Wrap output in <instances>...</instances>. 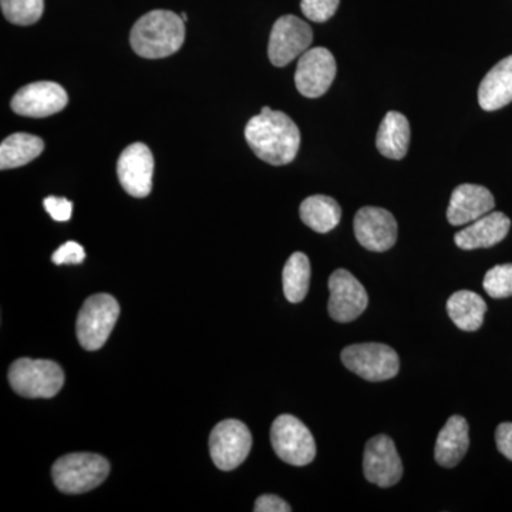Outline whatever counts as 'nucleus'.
<instances>
[{"instance_id": "obj_1", "label": "nucleus", "mask_w": 512, "mask_h": 512, "mask_svg": "<svg viewBox=\"0 0 512 512\" xmlns=\"http://www.w3.org/2000/svg\"><path fill=\"white\" fill-rule=\"evenodd\" d=\"M245 138L255 156L271 165L292 163L301 147V131L295 121L269 107L248 121Z\"/></svg>"}, {"instance_id": "obj_2", "label": "nucleus", "mask_w": 512, "mask_h": 512, "mask_svg": "<svg viewBox=\"0 0 512 512\" xmlns=\"http://www.w3.org/2000/svg\"><path fill=\"white\" fill-rule=\"evenodd\" d=\"M185 22L171 10H153L137 20L130 33L134 52L144 59H163L184 45Z\"/></svg>"}, {"instance_id": "obj_3", "label": "nucleus", "mask_w": 512, "mask_h": 512, "mask_svg": "<svg viewBox=\"0 0 512 512\" xmlns=\"http://www.w3.org/2000/svg\"><path fill=\"white\" fill-rule=\"evenodd\" d=\"M109 474V461L92 453L67 454L60 457L52 468L56 487L66 494L92 491L103 484Z\"/></svg>"}, {"instance_id": "obj_4", "label": "nucleus", "mask_w": 512, "mask_h": 512, "mask_svg": "<svg viewBox=\"0 0 512 512\" xmlns=\"http://www.w3.org/2000/svg\"><path fill=\"white\" fill-rule=\"evenodd\" d=\"M8 377L12 389L28 399H52L64 384L63 369L53 360L22 357L12 363Z\"/></svg>"}, {"instance_id": "obj_5", "label": "nucleus", "mask_w": 512, "mask_h": 512, "mask_svg": "<svg viewBox=\"0 0 512 512\" xmlns=\"http://www.w3.org/2000/svg\"><path fill=\"white\" fill-rule=\"evenodd\" d=\"M119 316L120 305L113 296L107 293L90 296L77 316V339L82 348L90 352L103 348Z\"/></svg>"}, {"instance_id": "obj_6", "label": "nucleus", "mask_w": 512, "mask_h": 512, "mask_svg": "<svg viewBox=\"0 0 512 512\" xmlns=\"http://www.w3.org/2000/svg\"><path fill=\"white\" fill-rule=\"evenodd\" d=\"M271 443L276 456L291 466H308L315 460L316 443L311 431L291 414H282L274 421Z\"/></svg>"}, {"instance_id": "obj_7", "label": "nucleus", "mask_w": 512, "mask_h": 512, "mask_svg": "<svg viewBox=\"0 0 512 512\" xmlns=\"http://www.w3.org/2000/svg\"><path fill=\"white\" fill-rule=\"evenodd\" d=\"M343 365L367 382H384L397 376L399 356L382 343H360L348 346L342 352Z\"/></svg>"}, {"instance_id": "obj_8", "label": "nucleus", "mask_w": 512, "mask_h": 512, "mask_svg": "<svg viewBox=\"0 0 512 512\" xmlns=\"http://www.w3.org/2000/svg\"><path fill=\"white\" fill-rule=\"evenodd\" d=\"M252 447V434L239 420H224L211 431L210 454L215 466L231 471L247 460Z\"/></svg>"}, {"instance_id": "obj_9", "label": "nucleus", "mask_w": 512, "mask_h": 512, "mask_svg": "<svg viewBox=\"0 0 512 512\" xmlns=\"http://www.w3.org/2000/svg\"><path fill=\"white\" fill-rule=\"evenodd\" d=\"M313 32L308 23L293 15H285L276 20L269 37L268 56L276 67L301 57L312 45Z\"/></svg>"}, {"instance_id": "obj_10", "label": "nucleus", "mask_w": 512, "mask_h": 512, "mask_svg": "<svg viewBox=\"0 0 512 512\" xmlns=\"http://www.w3.org/2000/svg\"><path fill=\"white\" fill-rule=\"evenodd\" d=\"M336 70L335 57L326 47L306 50L296 67V89L308 99H318L332 86Z\"/></svg>"}, {"instance_id": "obj_11", "label": "nucleus", "mask_w": 512, "mask_h": 512, "mask_svg": "<svg viewBox=\"0 0 512 512\" xmlns=\"http://www.w3.org/2000/svg\"><path fill=\"white\" fill-rule=\"evenodd\" d=\"M329 291V315L336 322H353L369 305L365 286L346 269H338L330 275Z\"/></svg>"}, {"instance_id": "obj_12", "label": "nucleus", "mask_w": 512, "mask_h": 512, "mask_svg": "<svg viewBox=\"0 0 512 512\" xmlns=\"http://www.w3.org/2000/svg\"><path fill=\"white\" fill-rule=\"evenodd\" d=\"M363 471L366 480L379 487L387 488L399 483L403 476L402 458L389 436L380 434L367 441Z\"/></svg>"}, {"instance_id": "obj_13", "label": "nucleus", "mask_w": 512, "mask_h": 512, "mask_svg": "<svg viewBox=\"0 0 512 512\" xmlns=\"http://www.w3.org/2000/svg\"><path fill=\"white\" fill-rule=\"evenodd\" d=\"M67 103H69V96L60 84L36 82L22 87L13 96L10 106L19 116L43 119L59 113Z\"/></svg>"}, {"instance_id": "obj_14", "label": "nucleus", "mask_w": 512, "mask_h": 512, "mask_svg": "<svg viewBox=\"0 0 512 512\" xmlns=\"http://www.w3.org/2000/svg\"><path fill=\"white\" fill-rule=\"evenodd\" d=\"M120 184L131 197L146 198L153 188L154 157L143 143H134L121 153L117 163Z\"/></svg>"}, {"instance_id": "obj_15", "label": "nucleus", "mask_w": 512, "mask_h": 512, "mask_svg": "<svg viewBox=\"0 0 512 512\" xmlns=\"http://www.w3.org/2000/svg\"><path fill=\"white\" fill-rule=\"evenodd\" d=\"M353 228L359 244L369 251H389L396 244L397 222L383 208L365 207L357 211Z\"/></svg>"}, {"instance_id": "obj_16", "label": "nucleus", "mask_w": 512, "mask_h": 512, "mask_svg": "<svg viewBox=\"0 0 512 512\" xmlns=\"http://www.w3.org/2000/svg\"><path fill=\"white\" fill-rule=\"evenodd\" d=\"M494 195L476 184H461L453 191L447 210V220L454 227L471 224L494 210Z\"/></svg>"}, {"instance_id": "obj_17", "label": "nucleus", "mask_w": 512, "mask_h": 512, "mask_svg": "<svg viewBox=\"0 0 512 512\" xmlns=\"http://www.w3.org/2000/svg\"><path fill=\"white\" fill-rule=\"evenodd\" d=\"M511 220L503 212L491 211L477 221L471 222L463 231L457 232L454 242L464 251L491 248L500 244L508 235Z\"/></svg>"}, {"instance_id": "obj_18", "label": "nucleus", "mask_w": 512, "mask_h": 512, "mask_svg": "<svg viewBox=\"0 0 512 512\" xmlns=\"http://www.w3.org/2000/svg\"><path fill=\"white\" fill-rule=\"evenodd\" d=\"M512 101V55L495 64L478 89V103L485 111L503 109Z\"/></svg>"}, {"instance_id": "obj_19", "label": "nucleus", "mask_w": 512, "mask_h": 512, "mask_svg": "<svg viewBox=\"0 0 512 512\" xmlns=\"http://www.w3.org/2000/svg\"><path fill=\"white\" fill-rule=\"evenodd\" d=\"M468 447L470 436L467 420L461 416H451L437 437L434 457L441 467L453 468L466 456Z\"/></svg>"}, {"instance_id": "obj_20", "label": "nucleus", "mask_w": 512, "mask_h": 512, "mask_svg": "<svg viewBox=\"0 0 512 512\" xmlns=\"http://www.w3.org/2000/svg\"><path fill=\"white\" fill-rule=\"evenodd\" d=\"M410 123L399 111H389L377 131L376 147L390 160H402L409 151Z\"/></svg>"}, {"instance_id": "obj_21", "label": "nucleus", "mask_w": 512, "mask_h": 512, "mask_svg": "<svg viewBox=\"0 0 512 512\" xmlns=\"http://www.w3.org/2000/svg\"><path fill=\"white\" fill-rule=\"evenodd\" d=\"M487 303L476 292L458 291L447 302V313L464 332H476L484 322Z\"/></svg>"}, {"instance_id": "obj_22", "label": "nucleus", "mask_w": 512, "mask_h": 512, "mask_svg": "<svg viewBox=\"0 0 512 512\" xmlns=\"http://www.w3.org/2000/svg\"><path fill=\"white\" fill-rule=\"evenodd\" d=\"M45 150V144L40 137L28 133L12 134L0 144V168L12 170L23 167L35 160Z\"/></svg>"}, {"instance_id": "obj_23", "label": "nucleus", "mask_w": 512, "mask_h": 512, "mask_svg": "<svg viewBox=\"0 0 512 512\" xmlns=\"http://www.w3.org/2000/svg\"><path fill=\"white\" fill-rule=\"evenodd\" d=\"M301 220L313 231L328 234L338 227L342 218V208L328 195H312L301 204Z\"/></svg>"}, {"instance_id": "obj_24", "label": "nucleus", "mask_w": 512, "mask_h": 512, "mask_svg": "<svg viewBox=\"0 0 512 512\" xmlns=\"http://www.w3.org/2000/svg\"><path fill=\"white\" fill-rule=\"evenodd\" d=\"M285 298L289 302L299 303L306 298L311 284V262L303 252H295L286 261L284 274Z\"/></svg>"}, {"instance_id": "obj_25", "label": "nucleus", "mask_w": 512, "mask_h": 512, "mask_svg": "<svg viewBox=\"0 0 512 512\" xmlns=\"http://www.w3.org/2000/svg\"><path fill=\"white\" fill-rule=\"evenodd\" d=\"M0 8L13 25L30 26L42 18L45 0H0Z\"/></svg>"}, {"instance_id": "obj_26", "label": "nucleus", "mask_w": 512, "mask_h": 512, "mask_svg": "<svg viewBox=\"0 0 512 512\" xmlns=\"http://www.w3.org/2000/svg\"><path fill=\"white\" fill-rule=\"evenodd\" d=\"M483 286L491 298H510L512 296V264L491 268L484 276Z\"/></svg>"}, {"instance_id": "obj_27", "label": "nucleus", "mask_w": 512, "mask_h": 512, "mask_svg": "<svg viewBox=\"0 0 512 512\" xmlns=\"http://www.w3.org/2000/svg\"><path fill=\"white\" fill-rule=\"evenodd\" d=\"M340 0H302L303 15L315 23L328 22L339 8Z\"/></svg>"}, {"instance_id": "obj_28", "label": "nucleus", "mask_w": 512, "mask_h": 512, "mask_svg": "<svg viewBox=\"0 0 512 512\" xmlns=\"http://www.w3.org/2000/svg\"><path fill=\"white\" fill-rule=\"evenodd\" d=\"M86 259V251L77 242L69 241L57 249L52 255L53 264L56 265H79Z\"/></svg>"}, {"instance_id": "obj_29", "label": "nucleus", "mask_w": 512, "mask_h": 512, "mask_svg": "<svg viewBox=\"0 0 512 512\" xmlns=\"http://www.w3.org/2000/svg\"><path fill=\"white\" fill-rule=\"evenodd\" d=\"M43 205L47 214L57 222H66L72 218L73 204L66 198L47 197Z\"/></svg>"}, {"instance_id": "obj_30", "label": "nucleus", "mask_w": 512, "mask_h": 512, "mask_svg": "<svg viewBox=\"0 0 512 512\" xmlns=\"http://www.w3.org/2000/svg\"><path fill=\"white\" fill-rule=\"evenodd\" d=\"M255 512H289L292 511L291 505L276 497V495H262L255 501Z\"/></svg>"}, {"instance_id": "obj_31", "label": "nucleus", "mask_w": 512, "mask_h": 512, "mask_svg": "<svg viewBox=\"0 0 512 512\" xmlns=\"http://www.w3.org/2000/svg\"><path fill=\"white\" fill-rule=\"evenodd\" d=\"M495 443L500 453L512 461V423H501L497 427Z\"/></svg>"}, {"instance_id": "obj_32", "label": "nucleus", "mask_w": 512, "mask_h": 512, "mask_svg": "<svg viewBox=\"0 0 512 512\" xmlns=\"http://www.w3.org/2000/svg\"><path fill=\"white\" fill-rule=\"evenodd\" d=\"M181 18H183L184 22H187L188 18H187V13H181Z\"/></svg>"}]
</instances>
